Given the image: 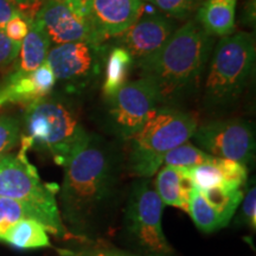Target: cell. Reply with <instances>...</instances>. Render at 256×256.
I'll return each mask as SVG.
<instances>
[{"mask_svg": "<svg viewBox=\"0 0 256 256\" xmlns=\"http://www.w3.org/2000/svg\"><path fill=\"white\" fill-rule=\"evenodd\" d=\"M63 168L60 217L72 235L81 238V234L92 229L110 203L116 183L115 162L106 147L90 139Z\"/></svg>", "mask_w": 256, "mask_h": 256, "instance_id": "1", "label": "cell"}, {"mask_svg": "<svg viewBox=\"0 0 256 256\" xmlns=\"http://www.w3.org/2000/svg\"><path fill=\"white\" fill-rule=\"evenodd\" d=\"M214 44L215 37L192 19L177 28L162 49L136 66L142 76L154 80L164 101L198 87Z\"/></svg>", "mask_w": 256, "mask_h": 256, "instance_id": "2", "label": "cell"}, {"mask_svg": "<svg viewBox=\"0 0 256 256\" xmlns=\"http://www.w3.org/2000/svg\"><path fill=\"white\" fill-rule=\"evenodd\" d=\"M90 139L68 102L46 96L26 106L20 142L28 151L36 150L64 166Z\"/></svg>", "mask_w": 256, "mask_h": 256, "instance_id": "3", "label": "cell"}, {"mask_svg": "<svg viewBox=\"0 0 256 256\" xmlns=\"http://www.w3.org/2000/svg\"><path fill=\"white\" fill-rule=\"evenodd\" d=\"M198 126L194 115L172 107H156L130 138L128 171L138 178H150L162 168L164 156L188 142Z\"/></svg>", "mask_w": 256, "mask_h": 256, "instance_id": "4", "label": "cell"}, {"mask_svg": "<svg viewBox=\"0 0 256 256\" xmlns=\"http://www.w3.org/2000/svg\"><path fill=\"white\" fill-rule=\"evenodd\" d=\"M254 34L222 37L212 49L206 80V102L211 107L232 104L242 95L255 66Z\"/></svg>", "mask_w": 256, "mask_h": 256, "instance_id": "5", "label": "cell"}, {"mask_svg": "<svg viewBox=\"0 0 256 256\" xmlns=\"http://www.w3.org/2000/svg\"><path fill=\"white\" fill-rule=\"evenodd\" d=\"M28 150L0 159V197L11 198L34 208L43 218L48 232L57 238H75L60 217L56 200L57 186L42 180L37 168L28 162Z\"/></svg>", "mask_w": 256, "mask_h": 256, "instance_id": "6", "label": "cell"}, {"mask_svg": "<svg viewBox=\"0 0 256 256\" xmlns=\"http://www.w3.org/2000/svg\"><path fill=\"white\" fill-rule=\"evenodd\" d=\"M162 200L148 178L133 185L124 216V229L130 244L140 256H174L162 230Z\"/></svg>", "mask_w": 256, "mask_h": 256, "instance_id": "7", "label": "cell"}, {"mask_svg": "<svg viewBox=\"0 0 256 256\" xmlns=\"http://www.w3.org/2000/svg\"><path fill=\"white\" fill-rule=\"evenodd\" d=\"M192 138L204 152L247 165L255 156V133L242 119L209 121L197 126Z\"/></svg>", "mask_w": 256, "mask_h": 256, "instance_id": "8", "label": "cell"}, {"mask_svg": "<svg viewBox=\"0 0 256 256\" xmlns=\"http://www.w3.org/2000/svg\"><path fill=\"white\" fill-rule=\"evenodd\" d=\"M162 101L154 80L145 78L128 82L110 98V118L113 130L130 140L145 122L147 115Z\"/></svg>", "mask_w": 256, "mask_h": 256, "instance_id": "9", "label": "cell"}, {"mask_svg": "<svg viewBox=\"0 0 256 256\" xmlns=\"http://www.w3.org/2000/svg\"><path fill=\"white\" fill-rule=\"evenodd\" d=\"M34 19L56 46L75 42L98 44L88 20L87 0H44Z\"/></svg>", "mask_w": 256, "mask_h": 256, "instance_id": "10", "label": "cell"}, {"mask_svg": "<svg viewBox=\"0 0 256 256\" xmlns=\"http://www.w3.org/2000/svg\"><path fill=\"white\" fill-rule=\"evenodd\" d=\"M101 49L102 46L90 42L58 44L50 48L46 62L57 81L70 89L82 88L100 72Z\"/></svg>", "mask_w": 256, "mask_h": 256, "instance_id": "11", "label": "cell"}, {"mask_svg": "<svg viewBox=\"0 0 256 256\" xmlns=\"http://www.w3.org/2000/svg\"><path fill=\"white\" fill-rule=\"evenodd\" d=\"M242 200V190L200 191L192 186L186 212L200 232H214L228 226Z\"/></svg>", "mask_w": 256, "mask_h": 256, "instance_id": "12", "label": "cell"}, {"mask_svg": "<svg viewBox=\"0 0 256 256\" xmlns=\"http://www.w3.org/2000/svg\"><path fill=\"white\" fill-rule=\"evenodd\" d=\"M145 12V0H87L88 20L95 42L121 36Z\"/></svg>", "mask_w": 256, "mask_h": 256, "instance_id": "13", "label": "cell"}, {"mask_svg": "<svg viewBox=\"0 0 256 256\" xmlns=\"http://www.w3.org/2000/svg\"><path fill=\"white\" fill-rule=\"evenodd\" d=\"M176 30V23L168 16L142 14L132 26L121 34V44L136 63L162 49Z\"/></svg>", "mask_w": 256, "mask_h": 256, "instance_id": "14", "label": "cell"}, {"mask_svg": "<svg viewBox=\"0 0 256 256\" xmlns=\"http://www.w3.org/2000/svg\"><path fill=\"white\" fill-rule=\"evenodd\" d=\"M194 188L200 191L242 190L248 178V168L235 160L217 158L191 168H178Z\"/></svg>", "mask_w": 256, "mask_h": 256, "instance_id": "15", "label": "cell"}, {"mask_svg": "<svg viewBox=\"0 0 256 256\" xmlns=\"http://www.w3.org/2000/svg\"><path fill=\"white\" fill-rule=\"evenodd\" d=\"M55 74L46 60L32 72H14L0 87V108L8 104H31L46 98L56 84Z\"/></svg>", "mask_w": 256, "mask_h": 256, "instance_id": "16", "label": "cell"}, {"mask_svg": "<svg viewBox=\"0 0 256 256\" xmlns=\"http://www.w3.org/2000/svg\"><path fill=\"white\" fill-rule=\"evenodd\" d=\"M236 4L238 0H204L196 20L211 36H229L235 30Z\"/></svg>", "mask_w": 256, "mask_h": 256, "instance_id": "17", "label": "cell"}, {"mask_svg": "<svg viewBox=\"0 0 256 256\" xmlns=\"http://www.w3.org/2000/svg\"><path fill=\"white\" fill-rule=\"evenodd\" d=\"M51 40L37 20L28 22V32L20 44L16 72H32L46 60Z\"/></svg>", "mask_w": 256, "mask_h": 256, "instance_id": "18", "label": "cell"}, {"mask_svg": "<svg viewBox=\"0 0 256 256\" xmlns=\"http://www.w3.org/2000/svg\"><path fill=\"white\" fill-rule=\"evenodd\" d=\"M154 186L162 204L188 210L192 185L178 168L164 165L159 168Z\"/></svg>", "mask_w": 256, "mask_h": 256, "instance_id": "19", "label": "cell"}, {"mask_svg": "<svg viewBox=\"0 0 256 256\" xmlns=\"http://www.w3.org/2000/svg\"><path fill=\"white\" fill-rule=\"evenodd\" d=\"M48 229L36 220L25 218L8 226L0 235V241L18 249L52 248Z\"/></svg>", "mask_w": 256, "mask_h": 256, "instance_id": "20", "label": "cell"}, {"mask_svg": "<svg viewBox=\"0 0 256 256\" xmlns=\"http://www.w3.org/2000/svg\"><path fill=\"white\" fill-rule=\"evenodd\" d=\"M134 60L122 46H115L108 54L106 62L104 81L102 92L107 98H112L127 83L130 70Z\"/></svg>", "mask_w": 256, "mask_h": 256, "instance_id": "21", "label": "cell"}, {"mask_svg": "<svg viewBox=\"0 0 256 256\" xmlns=\"http://www.w3.org/2000/svg\"><path fill=\"white\" fill-rule=\"evenodd\" d=\"M25 218L36 220L44 226L43 218L34 208L23 202L0 197V235L12 224Z\"/></svg>", "mask_w": 256, "mask_h": 256, "instance_id": "22", "label": "cell"}, {"mask_svg": "<svg viewBox=\"0 0 256 256\" xmlns=\"http://www.w3.org/2000/svg\"><path fill=\"white\" fill-rule=\"evenodd\" d=\"M214 158L215 156L208 154L200 147L191 145L190 142H184L170 151L164 156L162 164L174 166V168H191V166L206 164Z\"/></svg>", "mask_w": 256, "mask_h": 256, "instance_id": "23", "label": "cell"}, {"mask_svg": "<svg viewBox=\"0 0 256 256\" xmlns=\"http://www.w3.org/2000/svg\"><path fill=\"white\" fill-rule=\"evenodd\" d=\"M22 126L12 116H0V156L8 154L20 142Z\"/></svg>", "mask_w": 256, "mask_h": 256, "instance_id": "24", "label": "cell"}, {"mask_svg": "<svg viewBox=\"0 0 256 256\" xmlns=\"http://www.w3.org/2000/svg\"><path fill=\"white\" fill-rule=\"evenodd\" d=\"M147 2L156 6L168 17L185 19L198 8L200 0H147Z\"/></svg>", "mask_w": 256, "mask_h": 256, "instance_id": "25", "label": "cell"}, {"mask_svg": "<svg viewBox=\"0 0 256 256\" xmlns=\"http://www.w3.org/2000/svg\"><path fill=\"white\" fill-rule=\"evenodd\" d=\"M241 209L238 216V222L249 228L255 229L256 226V190L255 188H249L247 194L243 196L241 202Z\"/></svg>", "mask_w": 256, "mask_h": 256, "instance_id": "26", "label": "cell"}, {"mask_svg": "<svg viewBox=\"0 0 256 256\" xmlns=\"http://www.w3.org/2000/svg\"><path fill=\"white\" fill-rule=\"evenodd\" d=\"M20 44L10 40L4 30H0V69L8 68L17 60Z\"/></svg>", "mask_w": 256, "mask_h": 256, "instance_id": "27", "label": "cell"}, {"mask_svg": "<svg viewBox=\"0 0 256 256\" xmlns=\"http://www.w3.org/2000/svg\"><path fill=\"white\" fill-rule=\"evenodd\" d=\"M4 32L11 40L22 43L28 32V20L22 14L14 16L5 25Z\"/></svg>", "mask_w": 256, "mask_h": 256, "instance_id": "28", "label": "cell"}, {"mask_svg": "<svg viewBox=\"0 0 256 256\" xmlns=\"http://www.w3.org/2000/svg\"><path fill=\"white\" fill-rule=\"evenodd\" d=\"M63 256H138L130 252L118 250L115 248H110V246H94V248H86L80 252L62 250Z\"/></svg>", "mask_w": 256, "mask_h": 256, "instance_id": "29", "label": "cell"}, {"mask_svg": "<svg viewBox=\"0 0 256 256\" xmlns=\"http://www.w3.org/2000/svg\"><path fill=\"white\" fill-rule=\"evenodd\" d=\"M10 2L30 22L34 18L37 12L40 11L44 0H10Z\"/></svg>", "mask_w": 256, "mask_h": 256, "instance_id": "30", "label": "cell"}, {"mask_svg": "<svg viewBox=\"0 0 256 256\" xmlns=\"http://www.w3.org/2000/svg\"><path fill=\"white\" fill-rule=\"evenodd\" d=\"M20 14L10 0H0V30H4L5 25L11 18Z\"/></svg>", "mask_w": 256, "mask_h": 256, "instance_id": "31", "label": "cell"}, {"mask_svg": "<svg viewBox=\"0 0 256 256\" xmlns=\"http://www.w3.org/2000/svg\"><path fill=\"white\" fill-rule=\"evenodd\" d=\"M2 156H0V159H2Z\"/></svg>", "mask_w": 256, "mask_h": 256, "instance_id": "32", "label": "cell"}]
</instances>
